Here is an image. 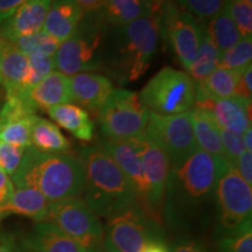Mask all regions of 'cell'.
<instances>
[{
	"instance_id": "21",
	"label": "cell",
	"mask_w": 252,
	"mask_h": 252,
	"mask_svg": "<svg viewBox=\"0 0 252 252\" xmlns=\"http://www.w3.org/2000/svg\"><path fill=\"white\" fill-rule=\"evenodd\" d=\"M50 202L35 188H14L7 203L0 209V219L11 215H21L39 222L48 217Z\"/></svg>"
},
{
	"instance_id": "44",
	"label": "cell",
	"mask_w": 252,
	"mask_h": 252,
	"mask_svg": "<svg viewBox=\"0 0 252 252\" xmlns=\"http://www.w3.org/2000/svg\"><path fill=\"white\" fill-rule=\"evenodd\" d=\"M17 243L11 234H0V252H15Z\"/></svg>"
},
{
	"instance_id": "30",
	"label": "cell",
	"mask_w": 252,
	"mask_h": 252,
	"mask_svg": "<svg viewBox=\"0 0 252 252\" xmlns=\"http://www.w3.org/2000/svg\"><path fill=\"white\" fill-rule=\"evenodd\" d=\"M34 116H21L0 123V143H5L14 146L27 147L31 145V127Z\"/></svg>"
},
{
	"instance_id": "27",
	"label": "cell",
	"mask_w": 252,
	"mask_h": 252,
	"mask_svg": "<svg viewBox=\"0 0 252 252\" xmlns=\"http://www.w3.org/2000/svg\"><path fill=\"white\" fill-rule=\"evenodd\" d=\"M31 145L45 153H65L70 143L54 123L34 116L31 127Z\"/></svg>"
},
{
	"instance_id": "52",
	"label": "cell",
	"mask_w": 252,
	"mask_h": 252,
	"mask_svg": "<svg viewBox=\"0 0 252 252\" xmlns=\"http://www.w3.org/2000/svg\"><path fill=\"white\" fill-rule=\"evenodd\" d=\"M0 39H1V35H0Z\"/></svg>"
},
{
	"instance_id": "43",
	"label": "cell",
	"mask_w": 252,
	"mask_h": 252,
	"mask_svg": "<svg viewBox=\"0 0 252 252\" xmlns=\"http://www.w3.org/2000/svg\"><path fill=\"white\" fill-rule=\"evenodd\" d=\"M26 1L27 0H0V25Z\"/></svg>"
},
{
	"instance_id": "51",
	"label": "cell",
	"mask_w": 252,
	"mask_h": 252,
	"mask_svg": "<svg viewBox=\"0 0 252 252\" xmlns=\"http://www.w3.org/2000/svg\"><path fill=\"white\" fill-rule=\"evenodd\" d=\"M244 1H247V2H249V4H252V0H244Z\"/></svg>"
},
{
	"instance_id": "23",
	"label": "cell",
	"mask_w": 252,
	"mask_h": 252,
	"mask_svg": "<svg viewBox=\"0 0 252 252\" xmlns=\"http://www.w3.org/2000/svg\"><path fill=\"white\" fill-rule=\"evenodd\" d=\"M47 113L56 124L67 130L82 141H90L94 138V124L87 110L75 104H61L47 110Z\"/></svg>"
},
{
	"instance_id": "13",
	"label": "cell",
	"mask_w": 252,
	"mask_h": 252,
	"mask_svg": "<svg viewBox=\"0 0 252 252\" xmlns=\"http://www.w3.org/2000/svg\"><path fill=\"white\" fill-rule=\"evenodd\" d=\"M131 140L137 147L143 162L147 186V213L158 224H161L163 197L171 169L169 158L159 145L145 135Z\"/></svg>"
},
{
	"instance_id": "1",
	"label": "cell",
	"mask_w": 252,
	"mask_h": 252,
	"mask_svg": "<svg viewBox=\"0 0 252 252\" xmlns=\"http://www.w3.org/2000/svg\"><path fill=\"white\" fill-rule=\"evenodd\" d=\"M226 163L197 150L186 161L171 167L167 180L162 215L171 225H187L202 215L215 200L220 173Z\"/></svg>"
},
{
	"instance_id": "37",
	"label": "cell",
	"mask_w": 252,
	"mask_h": 252,
	"mask_svg": "<svg viewBox=\"0 0 252 252\" xmlns=\"http://www.w3.org/2000/svg\"><path fill=\"white\" fill-rule=\"evenodd\" d=\"M25 151L23 147L0 143V169L8 176L13 175L20 166Z\"/></svg>"
},
{
	"instance_id": "3",
	"label": "cell",
	"mask_w": 252,
	"mask_h": 252,
	"mask_svg": "<svg viewBox=\"0 0 252 252\" xmlns=\"http://www.w3.org/2000/svg\"><path fill=\"white\" fill-rule=\"evenodd\" d=\"M80 159L86 171L83 200L97 216L109 220L138 204L130 180L99 145L84 147Z\"/></svg>"
},
{
	"instance_id": "48",
	"label": "cell",
	"mask_w": 252,
	"mask_h": 252,
	"mask_svg": "<svg viewBox=\"0 0 252 252\" xmlns=\"http://www.w3.org/2000/svg\"><path fill=\"white\" fill-rule=\"evenodd\" d=\"M150 1L152 2V5L154 7V12H156V15H159V13L161 12V9L163 7V5H165L168 0H150Z\"/></svg>"
},
{
	"instance_id": "31",
	"label": "cell",
	"mask_w": 252,
	"mask_h": 252,
	"mask_svg": "<svg viewBox=\"0 0 252 252\" xmlns=\"http://www.w3.org/2000/svg\"><path fill=\"white\" fill-rule=\"evenodd\" d=\"M251 61L252 37H243L234 47L220 54L217 68L242 75L249 67H252Z\"/></svg>"
},
{
	"instance_id": "42",
	"label": "cell",
	"mask_w": 252,
	"mask_h": 252,
	"mask_svg": "<svg viewBox=\"0 0 252 252\" xmlns=\"http://www.w3.org/2000/svg\"><path fill=\"white\" fill-rule=\"evenodd\" d=\"M14 191V186L11 178L0 169V209L7 203Z\"/></svg>"
},
{
	"instance_id": "4",
	"label": "cell",
	"mask_w": 252,
	"mask_h": 252,
	"mask_svg": "<svg viewBox=\"0 0 252 252\" xmlns=\"http://www.w3.org/2000/svg\"><path fill=\"white\" fill-rule=\"evenodd\" d=\"M159 17L140 18L119 27L115 65L123 83L134 82L147 71L158 45Z\"/></svg>"
},
{
	"instance_id": "24",
	"label": "cell",
	"mask_w": 252,
	"mask_h": 252,
	"mask_svg": "<svg viewBox=\"0 0 252 252\" xmlns=\"http://www.w3.org/2000/svg\"><path fill=\"white\" fill-rule=\"evenodd\" d=\"M100 8L112 26L124 27L140 18L156 15L150 0H102Z\"/></svg>"
},
{
	"instance_id": "29",
	"label": "cell",
	"mask_w": 252,
	"mask_h": 252,
	"mask_svg": "<svg viewBox=\"0 0 252 252\" xmlns=\"http://www.w3.org/2000/svg\"><path fill=\"white\" fill-rule=\"evenodd\" d=\"M220 56V53L214 45L212 37L208 34L206 26H204L202 41H201L196 58L188 69V75L195 84L203 82L215 69H217Z\"/></svg>"
},
{
	"instance_id": "49",
	"label": "cell",
	"mask_w": 252,
	"mask_h": 252,
	"mask_svg": "<svg viewBox=\"0 0 252 252\" xmlns=\"http://www.w3.org/2000/svg\"><path fill=\"white\" fill-rule=\"evenodd\" d=\"M15 252H36V251H34L33 249L28 247V245L23 241L20 244L17 245V250H15Z\"/></svg>"
},
{
	"instance_id": "10",
	"label": "cell",
	"mask_w": 252,
	"mask_h": 252,
	"mask_svg": "<svg viewBox=\"0 0 252 252\" xmlns=\"http://www.w3.org/2000/svg\"><path fill=\"white\" fill-rule=\"evenodd\" d=\"M143 135L165 151L171 167L181 165L198 150L191 111L174 116H161L150 111Z\"/></svg>"
},
{
	"instance_id": "32",
	"label": "cell",
	"mask_w": 252,
	"mask_h": 252,
	"mask_svg": "<svg viewBox=\"0 0 252 252\" xmlns=\"http://www.w3.org/2000/svg\"><path fill=\"white\" fill-rule=\"evenodd\" d=\"M14 45L26 56L32 55H50L54 56L56 50L61 45L54 37L49 36L43 31L32 35L20 37L14 41Z\"/></svg>"
},
{
	"instance_id": "9",
	"label": "cell",
	"mask_w": 252,
	"mask_h": 252,
	"mask_svg": "<svg viewBox=\"0 0 252 252\" xmlns=\"http://www.w3.org/2000/svg\"><path fill=\"white\" fill-rule=\"evenodd\" d=\"M159 225L135 204L108 220L104 226V251L141 252L147 244L159 241Z\"/></svg>"
},
{
	"instance_id": "39",
	"label": "cell",
	"mask_w": 252,
	"mask_h": 252,
	"mask_svg": "<svg viewBox=\"0 0 252 252\" xmlns=\"http://www.w3.org/2000/svg\"><path fill=\"white\" fill-rule=\"evenodd\" d=\"M235 169L249 186H252V153L245 151L235 163Z\"/></svg>"
},
{
	"instance_id": "18",
	"label": "cell",
	"mask_w": 252,
	"mask_h": 252,
	"mask_svg": "<svg viewBox=\"0 0 252 252\" xmlns=\"http://www.w3.org/2000/svg\"><path fill=\"white\" fill-rule=\"evenodd\" d=\"M72 104L82 109L99 111L113 91V84L108 77L94 72H80L70 76Z\"/></svg>"
},
{
	"instance_id": "28",
	"label": "cell",
	"mask_w": 252,
	"mask_h": 252,
	"mask_svg": "<svg viewBox=\"0 0 252 252\" xmlns=\"http://www.w3.org/2000/svg\"><path fill=\"white\" fill-rule=\"evenodd\" d=\"M206 30L220 54L234 47L242 39L237 26L224 7L210 19Z\"/></svg>"
},
{
	"instance_id": "17",
	"label": "cell",
	"mask_w": 252,
	"mask_h": 252,
	"mask_svg": "<svg viewBox=\"0 0 252 252\" xmlns=\"http://www.w3.org/2000/svg\"><path fill=\"white\" fill-rule=\"evenodd\" d=\"M53 0H27L0 25V35L12 42L42 31Z\"/></svg>"
},
{
	"instance_id": "19",
	"label": "cell",
	"mask_w": 252,
	"mask_h": 252,
	"mask_svg": "<svg viewBox=\"0 0 252 252\" xmlns=\"http://www.w3.org/2000/svg\"><path fill=\"white\" fill-rule=\"evenodd\" d=\"M83 14V9L75 0H55L50 5L42 31L63 42L76 32Z\"/></svg>"
},
{
	"instance_id": "40",
	"label": "cell",
	"mask_w": 252,
	"mask_h": 252,
	"mask_svg": "<svg viewBox=\"0 0 252 252\" xmlns=\"http://www.w3.org/2000/svg\"><path fill=\"white\" fill-rule=\"evenodd\" d=\"M168 252H209L202 243L191 238L179 239L172 245Z\"/></svg>"
},
{
	"instance_id": "2",
	"label": "cell",
	"mask_w": 252,
	"mask_h": 252,
	"mask_svg": "<svg viewBox=\"0 0 252 252\" xmlns=\"http://www.w3.org/2000/svg\"><path fill=\"white\" fill-rule=\"evenodd\" d=\"M11 180L14 188H35L49 202H55L83 194L86 171L80 157L40 152L30 146Z\"/></svg>"
},
{
	"instance_id": "7",
	"label": "cell",
	"mask_w": 252,
	"mask_h": 252,
	"mask_svg": "<svg viewBox=\"0 0 252 252\" xmlns=\"http://www.w3.org/2000/svg\"><path fill=\"white\" fill-rule=\"evenodd\" d=\"M47 220L59 226L87 252H105L104 225L83 198L69 197L50 202Z\"/></svg>"
},
{
	"instance_id": "26",
	"label": "cell",
	"mask_w": 252,
	"mask_h": 252,
	"mask_svg": "<svg viewBox=\"0 0 252 252\" xmlns=\"http://www.w3.org/2000/svg\"><path fill=\"white\" fill-rule=\"evenodd\" d=\"M241 75L237 72L217 68L206 80L195 84V103L206 99L228 98L236 96Z\"/></svg>"
},
{
	"instance_id": "20",
	"label": "cell",
	"mask_w": 252,
	"mask_h": 252,
	"mask_svg": "<svg viewBox=\"0 0 252 252\" xmlns=\"http://www.w3.org/2000/svg\"><path fill=\"white\" fill-rule=\"evenodd\" d=\"M28 98L36 111H47L61 104H72L70 76L58 70L52 71L31 90Z\"/></svg>"
},
{
	"instance_id": "45",
	"label": "cell",
	"mask_w": 252,
	"mask_h": 252,
	"mask_svg": "<svg viewBox=\"0 0 252 252\" xmlns=\"http://www.w3.org/2000/svg\"><path fill=\"white\" fill-rule=\"evenodd\" d=\"M83 12H94L100 8L102 0H75Z\"/></svg>"
},
{
	"instance_id": "41",
	"label": "cell",
	"mask_w": 252,
	"mask_h": 252,
	"mask_svg": "<svg viewBox=\"0 0 252 252\" xmlns=\"http://www.w3.org/2000/svg\"><path fill=\"white\" fill-rule=\"evenodd\" d=\"M236 96L251 99L252 96V67H249L239 78Z\"/></svg>"
},
{
	"instance_id": "16",
	"label": "cell",
	"mask_w": 252,
	"mask_h": 252,
	"mask_svg": "<svg viewBox=\"0 0 252 252\" xmlns=\"http://www.w3.org/2000/svg\"><path fill=\"white\" fill-rule=\"evenodd\" d=\"M30 72V60L18 49L14 42L1 36L0 39V83L6 97L28 98L24 91L25 81Z\"/></svg>"
},
{
	"instance_id": "12",
	"label": "cell",
	"mask_w": 252,
	"mask_h": 252,
	"mask_svg": "<svg viewBox=\"0 0 252 252\" xmlns=\"http://www.w3.org/2000/svg\"><path fill=\"white\" fill-rule=\"evenodd\" d=\"M158 17L160 32L166 34L179 61L188 70L200 48L204 25H200L193 15L176 7L169 0Z\"/></svg>"
},
{
	"instance_id": "35",
	"label": "cell",
	"mask_w": 252,
	"mask_h": 252,
	"mask_svg": "<svg viewBox=\"0 0 252 252\" xmlns=\"http://www.w3.org/2000/svg\"><path fill=\"white\" fill-rule=\"evenodd\" d=\"M30 60V72L25 81L24 91L30 94L31 90L40 83L47 75L55 70L54 56L50 55H32L28 56Z\"/></svg>"
},
{
	"instance_id": "14",
	"label": "cell",
	"mask_w": 252,
	"mask_h": 252,
	"mask_svg": "<svg viewBox=\"0 0 252 252\" xmlns=\"http://www.w3.org/2000/svg\"><path fill=\"white\" fill-rule=\"evenodd\" d=\"M100 147L109 153V156L115 160L126 178L130 180L133 186L135 194H137L138 204L145 213H147V186L145 181L143 162H141L140 154L133 141L110 139L102 137ZM150 216V215H149Z\"/></svg>"
},
{
	"instance_id": "25",
	"label": "cell",
	"mask_w": 252,
	"mask_h": 252,
	"mask_svg": "<svg viewBox=\"0 0 252 252\" xmlns=\"http://www.w3.org/2000/svg\"><path fill=\"white\" fill-rule=\"evenodd\" d=\"M191 121L198 150L210 156L225 159L220 127L209 112L202 109H191Z\"/></svg>"
},
{
	"instance_id": "38",
	"label": "cell",
	"mask_w": 252,
	"mask_h": 252,
	"mask_svg": "<svg viewBox=\"0 0 252 252\" xmlns=\"http://www.w3.org/2000/svg\"><path fill=\"white\" fill-rule=\"evenodd\" d=\"M220 140H222L223 150H224V157L226 162L234 167L238 158L243 154V152L247 151L243 141V137L241 134L232 133V132L222 130V128H220Z\"/></svg>"
},
{
	"instance_id": "15",
	"label": "cell",
	"mask_w": 252,
	"mask_h": 252,
	"mask_svg": "<svg viewBox=\"0 0 252 252\" xmlns=\"http://www.w3.org/2000/svg\"><path fill=\"white\" fill-rule=\"evenodd\" d=\"M194 108L209 112L222 130L242 135L251 127V99L244 97L206 99L194 104Z\"/></svg>"
},
{
	"instance_id": "5",
	"label": "cell",
	"mask_w": 252,
	"mask_h": 252,
	"mask_svg": "<svg viewBox=\"0 0 252 252\" xmlns=\"http://www.w3.org/2000/svg\"><path fill=\"white\" fill-rule=\"evenodd\" d=\"M139 98L157 115H180L194 108L195 83L186 71L165 67L147 82Z\"/></svg>"
},
{
	"instance_id": "34",
	"label": "cell",
	"mask_w": 252,
	"mask_h": 252,
	"mask_svg": "<svg viewBox=\"0 0 252 252\" xmlns=\"http://www.w3.org/2000/svg\"><path fill=\"white\" fill-rule=\"evenodd\" d=\"M219 252H252V224L247 220L241 228L231 234L222 236Z\"/></svg>"
},
{
	"instance_id": "47",
	"label": "cell",
	"mask_w": 252,
	"mask_h": 252,
	"mask_svg": "<svg viewBox=\"0 0 252 252\" xmlns=\"http://www.w3.org/2000/svg\"><path fill=\"white\" fill-rule=\"evenodd\" d=\"M242 137H243L245 149H247V151H252V127H249L248 130L242 134Z\"/></svg>"
},
{
	"instance_id": "46",
	"label": "cell",
	"mask_w": 252,
	"mask_h": 252,
	"mask_svg": "<svg viewBox=\"0 0 252 252\" xmlns=\"http://www.w3.org/2000/svg\"><path fill=\"white\" fill-rule=\"evenodd\" d=\"M141 252H168V250L159 239V241H154L152 243L147 244Z\"/></svg>"
},
{
	"instance_id": "8",
	"label": "cell",
	"mask_w": 252,
	"mask_h": 252,
	"mask_svg": "<svg viewBox=\"0 0 252 252\" xmlns=\"http://www.w3.org/2000/svg\"><path fill=\"white\" fill-rule=\"evenodd\" d=\"M217 234L220 237L234 232L251 220L252 189L235 167L225 163L220 173L215 190Z\"/></svg>"
},
{
	"instance_id": "53",
	"label": "cell",
	"mask_w": 252,
	"mask_h": 252,
	"mask_svg": "<svg viewBox=\"0 0 252 252\" xmlns=\"http://www.w3.org/2000/svg\"><path fill=\"white\" fill-rule=\"evenodd\" d=\"M0 220H1V219H0Z\"/></svg>"
},
{
	"instance_id": "33",
	"label": "cell",
	"mask_w": 252,
	"mask_h": 252,
	"mask_svg": "<svg viewBox=\"0 0 252 252\" xmlns=\"http://www.w3.org/2000/svg\"><path fill=\"white\" fill-rule=\"evenodd\" d=\"M223 7L234 20L242 39L252 37V4L244 0H223Z\"/></svg>"
},
{
	"instance_id": "50",
	"label": "cell",
	"mask_w": 252,
	"mask_h": 252,
	"mask_svg": "<svg viewBox=\"0 0 252 252\" xmlns=\"http://www.w3.org/2000/svg\"><path fill=\"white\" fill-rule=\"evenodd\" d=\"M6 100V94H5V90L4 89H0V110H1L2 105H4Z\"/></svg>"
},
{
	"instance_id": "36",
	"label": "cell",
	"mask_w": 252,
	"mask_h": 252,
	"mask_svg": "<svg viewBox=\"0 0 252 252\" xmlns=\"http://www.w3.org/2000/svg\"><path fill=\"white\" fill-rule=\"evenodd\" d=\"M180 9L200 20L209 21L223 7V0H176Z\"/></svg>"
},
{
	"instance_id": "11",
	"label": "cell",
	"mask_w": 252,
	"mask_h": 252,
	"mask_svg": "<svg viewBox=\"0 0 252 252\" xmlns=\"http://www.w3.org/2000/svg\"><path fill=\"white\" fill-rule=\"evenodd\" d=\"M102 43L103 34L98 25L82 24L56 50L55 69L67 76L96 70L102 64Z\"/></svg>"
},
{
	"instance_id": "22",
	"label": "cell",
	"mask_w": 252,
	"mask_h": 252,
	"mask_svg": "<svg viewBox=\"0 0 252 252\" xmlns=\"http://www.w3.org/2000/svg\"><path fill=\"white\" fill-rule=\"evenodd\" d=\"M24 242L36 252H87L77 242L48 220L36 223Z\"/></svg>"
},
{
	"instance_id": "6",
	"label": "cell",
	"mask_w": 252,
	"mask_h": 252,
	"mask_svg": "<svg viewBox=\"0 0 252 252\" xmlns=\"http://www.w3.org/2000/svg\"><path fill=\"white\" fill-rule=\"evenodd\" d=\"M149 110L139 94L125 89H113L99 110L98 121L104 138L130 140L144 134Z\"/></svg>"
}]
</instances>
